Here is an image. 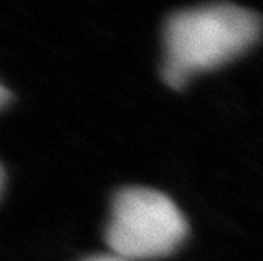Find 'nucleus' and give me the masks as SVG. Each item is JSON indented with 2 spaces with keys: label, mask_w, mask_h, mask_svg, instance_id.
Masks as SVG:
<instances>
[{
  "label": "nucleus",
  "mask_w": 263,
  "mask_h": 261,
  "mask_svg": "<svg viewBox=\"0 0 263 261\" xmlns=\"http://www.w3.org/2000/svg\"><path fill=\"white\" fill-rule=\"evenodd\" d=\"M261 34V19L253 10L214 4L180 10L165 27L163 80L180 90L195 73L216 70L250 49Z\"/></svg>",
  "instance_id": "f257e3e1"
},
{
  "label": "nucleus",
  "mask_w": 263,
  "mask_h": 261,
  "mask_svg": "<svg viewBox=\"0 0 263 261\" xmlns=\"http://www.w3.org/2000/svg\"><path fill=\"white\" fill-rule=\"evenodd\" d=\"M187 234L185 215L168 195L153 188L129 187L114 198L105 239L110 254L138 261L168 256Z\"/></svg>",
  "instance_id": "f03ea898"
},
{
  "label": "nucleus",
  "mask_w": 263,
  "mask_h": 261,
  "mask_svg": "<svg viewBox=\"0 0 263 261\" xmlns=\"http://www.w3.org/2000/svg\"><path fill=\"white\" fill-rule=\"evenodd\" d=\"M83 261H127V259H122L119 256H116V254L105 253V254H93V256H88Z\"/></svg>",
  "instance_id": "7ed1b4c3"
},
{
  "label": "nucleus",
  "mask_w": 263,
  "mask_h": 261,
  "mask_svg": "<svg viewBox=\"0 0 263 261\" xmlns=\"http://www.w3.org/2000/svg\"><path fill=\"white\" fill-rule=\"evenodd\" d=\"M9 95L10 93L5 90V88L0 85V107H4L5 104H7V101H9Z\"/></svg>",
  "instance_id": "20e7f679"
},
{
  "label": "nucleus",
  "mask_w": 263,
  "mask_h": 261,
  "mask_svg": "<svg viewBox=\"0 0 263 261\" xmlns=\"http://www.w3.org/2000/svg\"><path fill=\"white\" fill-rule=\"evenodd\" d=\"M2 180H4V175H2V170H0V190H2Z\"/></svg>",
  "instance_id": "39448f33"
}]
</instances>
